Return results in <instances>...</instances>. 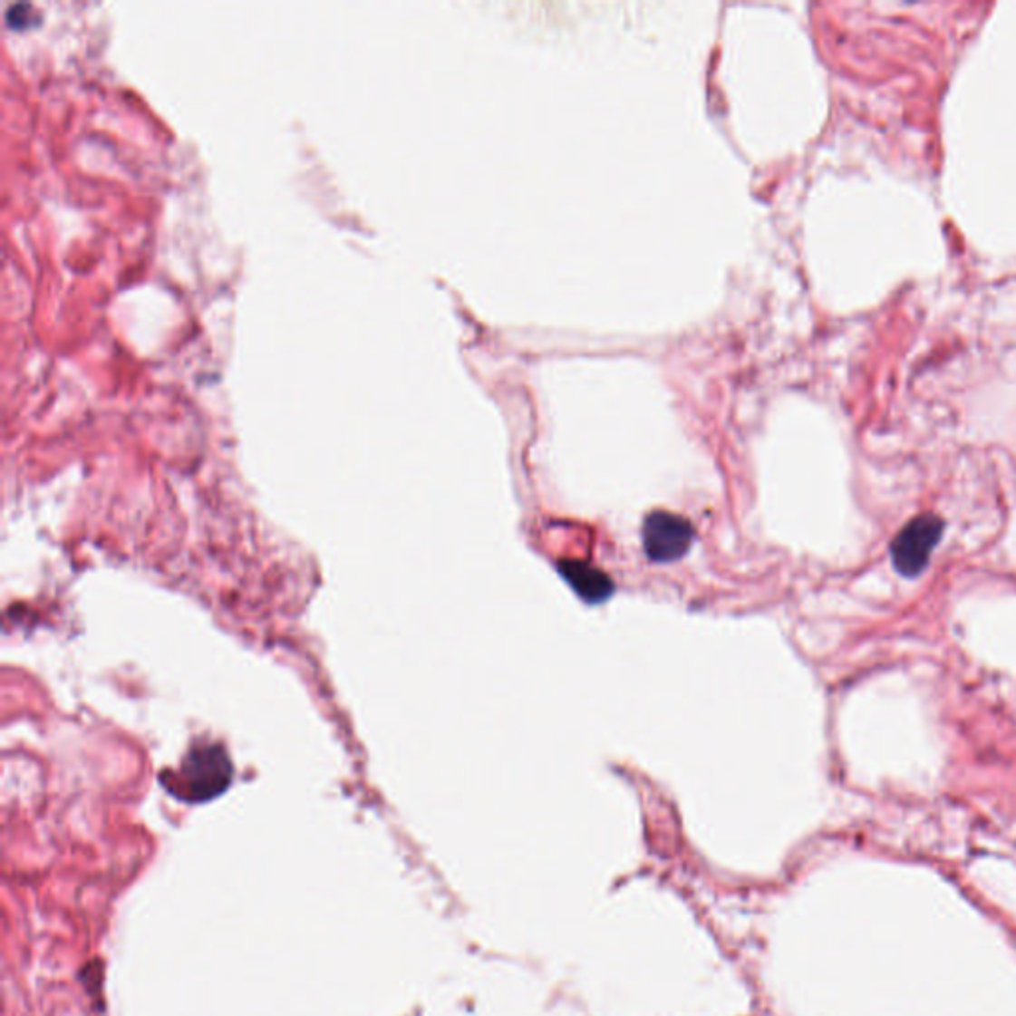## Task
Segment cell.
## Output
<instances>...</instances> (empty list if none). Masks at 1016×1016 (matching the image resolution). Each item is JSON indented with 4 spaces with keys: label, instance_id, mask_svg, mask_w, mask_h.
Returning <instances> with one entry per match:
<instances>
[{
    "label": "cell",
    "instance_id": "cell-3",
    "mask_svg": "<svg viewBox=\"0 0 1016 1016\" xmlns=\"http://www.w3.org/2000/svg\"><path fill=\"white\" fill-rule=\"evenodd\" d=\"M943 532V520L935 515L917 517L902 528L892 544V560L904 576L924 572Z\"/></svg>",
    "mask_w": 1016,
    "mask_h": 1016
},
{
    "label": "cell",
    "instance_id": "cell-1",
    "mask_svg": "<svg viewBox=\"0 0 1016 1016\" xmlns=\"http://www.w3.org/2000/svg\"><path fill=\"white\" fill-rule=\"evenodd\" d=\"M165 789L185 802H205L227 790L233 780V764L217 742H205L189 750L177 772L163 774Z\"/></svg>",
    "mask_w": 1016,
    "mask_h": 1016
},
{
    "label": "cell",
    "instance_id": "cell-4",
    "mask_svg": "<svg viewBox=\"0 0 1016 1016\" xmlns=\"http://www.w3.org/2000/svg\"><path fill=\"white\" fill-rule=\"evenodd\" d=\"M558 570L566 584L585 604H602L614 594V582L610 580V576L588 562L564 560L558 564Z\"/></svg>",
    "mask_w": 1016,
    "mask_h": 1016
},
{
    "label": "cell",
    "instance_id": "cell-2",
    "mask_svg": "<svg viewBox=\"0 0 1016 1016\" xmlns=\"http://www.w3.org/2000/svg\"><path fill=\"white\" fill-rule=\"evenodd\" d=\"M642 542L649 560L659 564L677 562L693 547L695 528L683 517L657 510L643 520Z\"/></svg>",
    "mask_w": 1016,
    "mask_h": 1016
}]
</instances>
